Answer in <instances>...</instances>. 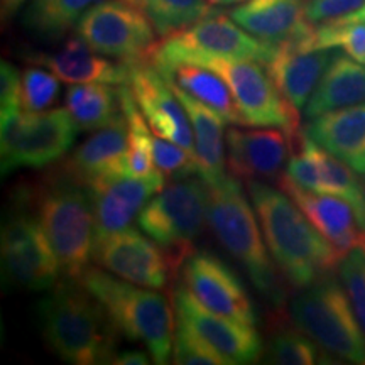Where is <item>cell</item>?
<instances>
[{
	"label": "cell",
	"mask_w": 365,
	"mask_h": 365,
	"mask_svg": "<svg viewBox=\"0 0 365 365\" xmlns=\"http://www.w3.org/2000/svg\"><path fill=\"white\" fill-rule=\"evenodd\" d=\"M247 191L269 252L291 286L304 289L339 269L344 255L319 234L284 191L257 180L247 181Z\"/></svg>",
	"instance_id": "6da1fadb"
},
{
	"label": "cell",
	"mask_w": 365,
	"mask_h": 365,
	"mask_svg": "<svg viewBox=\"0 0 365 365\" xmlns=\"http://www.w3.org/2000/svg\"><path fill=\"white\" fill-rule=\"evenodd\" d=\"M36 312L46 344L61 360L73 365L112 362L118 331L80 281H59Z\"/></svg>",
	"instance_id": "7a4b0ae2"
},
{
	"label": "cell",
	"mask_w": 365,
	"mask_h": 365,
	"mask_svg": "<svg viewBox=\"0 0 365 365\" xmlns=\"http://www.w3.org/2000/svg\"><path fill=\"white\" fill-rule=\"evenodd\" d=\"M80 282L102 304L118 333L127 340L143 344L153 362H170L178 322L166 296L97 267H90Z\"/></svg>",
	"instance_id": "3957f363"
},
{
	"label": "cell",
	"mask_w": 365,
	"mask_h": 365,
	"mask_svg": "<svg viewBox=\"0 0 365 365\" xmlns=\"http://www.w3.org/2000/svg\"><path fill=\"white\" fill-rule=\"evenodd\" d=\"M24 191L68 279L80 281L90 269L95 245V215L88 190L61 171Z\"/></svg>",
	"instance_id": "277c9868"
},
{
	"label": "cell",
	"mask_w": 365,
	"mask_h": 365,
	"mask_svg": "<svg viewBox=\"0 0 365 365\" xmlns=\"http://www.w3.org/2000/svg\"><path fill=\"white\" fill-rule=\"evenodd\" d=\"M250 202L234 176L208 185L207 223L222 247L244 267L255 289L279 307L284 293Z\"/></svg>",
	"instance_id": "5b68a950"
},
{
	"label": "cell",
	"mask_w": 365,
	"mask_h": 365,
	"mask_svg": "<svg viewBox=\"0 0 365 365\" xmlns=\"http://www.w3.org/2000/svg\"><path fill=\"white\" fill-rule=\"evenodd\" d=\"M291 319L327 354L365 365V333L340 279L325 276L304 287L291 301Z\"/></svg>",
	"instance_id": "8992f818"
},
{
	"label": "cell",
	"mask_w": 365,
	"mask_h": 365,
	"mask_svg": "<svg viewBox=\"0 0 365 365\" xmlns=\"http://www.w3.org/2000/svg\"><path fill=\"white\" fill-rule=\"evenodd\" d=\"M208 185L200 178H176V181L153 196L140 210L137 225L156 240L182 267L193 250V242L207 223Z\"/></svg>",
	"instance_id": "52a82bcc"
},
{
	"label": "cell",
	"mask_w": 365,
	"mask_h": 365,
	"mask_svg": "<svg viewBox=\"0 0 365 365\" xmlns=\"http://www.w3.org/2000/svg\"><path fill=\"white\" fill-rule=\"evenodd\" d=\"M178 63H195L220 75L234 95L244 125L277 127L284 130L294 143H298L301 135H298V108L282 97L267 71H264L262 63L255 59L203 56V54L186 56Z\"/></svg>",
	"instance_id": "ba28073f"
},
{
	"label": "cell",
	"mask_w": 365,
	"mask_h": 365,
	"mask_svg": "<svg viewBox=\"0 0 365 365\" xmlns=\"http://www.w3.org/2000/svg\"><path fill=\"white\" fill-rule=\"evenodd\" d=\"M2 175L16 170H41L56 163L73 148L76 129L65 107L44 112H17L0 118Z\"/></svg>",
	"instance_id": "9c48e42d"
},
{
	"label": "cell",
	"mask_w": 365,
	"mask_h": 365,
	"mask_svg": "<svg viewBox=\"0 0 365 365\" xmlns=\"http://www.w3.org/2000/svg\"><path fill=\"white\" fill-rule=\"evenodd\" d=\"M17 202L2 225L4 277L21 289L49 291L59 282L61 266L22 190Z\"/></svg>",
	"instance_id": "30bf717a"
},
{
	"label": "cell",
	"mask_w": 365,
	"mask_h": 365,
	"mask_svg": "<svg viewBox=\"0 0 365 365\" xmlns=\"http://www.w3.org/2000/svg\"><path fill=\"white\" fill-rule=\"evenodd\" d=\"M76 33L93 51L137 66L150 63L158 48L150 21L122 0H100L81 17Z\"/></svg>",
	"instance_id": "8fae6325"
},
{
	"label": "cell",
	"mask_w": 365,
	"mask_h": 365,
	"mask_svg": "<svg viewBox=\"0 0 365 365\" xmlns=\"http://www.w3.org/2000/svg\"><path fill=\"white\" fill-rule=\"evenodd\" d=\"M272 48L274 44L254 38L232 17L210 12L186 29L164 38L163 43L158 44L150 65H173L182 58L195 56V54L255 59L264 65L271 56Z\"/></svg>",
	"instance_id": "7c38bea8"
},
{
	"label": "cell",
	"mask_w": 365,
	"mask_h": 365,
	"mask_svg": "<svg viewBox=\"0 0 365 365\" xmlns=\"http://www.w3.org/2000/svg\"><path fill=\"white\" fill-rule=\"evenodd\" d=\"M93 261L113 276L149 289H166L180 271L166 249L130 227L97 242Z\"/></svg>",
	"instance_id": "4fadbf2b"
},
{
	"label": "cell",
	"mask_w": 365,
	"mask_h": 365,
	"mask_svg": "<svg viewBox=\"0 0 365 365\" xmlns=\"http://www.w3.org/2000/svg\"><path fill=\"white\" fill-rule=\"evenodd\" d=\"M335 53L314 46V26H312L293 38L274 44L264 66L282 97L301 110L307 107Z\"/></svg>",
	"instance_id": "5bb4252c"
},
{
	"label": "cell",
	"mask_w": 365,
	"mask_h": 365,
	"mask_svg": "<svg viewBox=\"0 0 365 365\" xmlns=\"http://www.w3.org/2000/svg\"><path fill=\"white\" fill-rule=\"evenodd\" d=\"M182 284L210 312L255 325L254 307L235 272L208 252H193L181 267Z\"/></svg>",
	"instance_id": "9a60e30c"
},
{
	"label": "cell",
	"mask_w": 365,
	"mask_h": 365,
	"mask_svg": "<svg viewBox=\"0 0 365 365\" xmlns=\"http://www.w3.org/2000/svg\"><path fill=\"white\" fill-rule=\"evenodd\" d=\"M153 134L171 140L195 158V137L188 112L168 80L150 63L132 68L129 83Z\"/></svg>",
	"instance_id": "2e32d148"
},
{
	"label": "cell",
	"mask_w": 365,
	"mask_h": 365,
	"mask_svg": "<svg viewBox=\"0 0 365 365\" xmlns=\"http://www.w3.org/2000/svg\"><path fill=\"white\" fill-rule=\"evenodd\" d=\"M175 312L178 319L203 336L217 349L228 365L255 362L262 355V340L254 325L234 322L205 308L185 284L175 291Z\"/></svg>",
	"instance_id": "e0dca14e"
},
{
	"label": "cell",
	"mask_w": 365,
	"mask_h": 365,
	"mask_svg": "<svg viewBox=\"0 0 365 365\" xmlns=\"http://www.w3.org/2000/svg\"><path fill=\"white\" fill-rule=\"evenodd\" d=\"M166 178H135L122 175L86 186L95 215V244L130 227L154 195L164 188Z\"/></svg>",
	"instance_id": "ac0fdd59"
},
{
	"label": "cell",
	"mask_w": 365,
	"mask_h": 365,
	"mask_svg": "<svg viewBox=\"0 0 365 365\" xmlns=\"http://www.w3.org/2000/svg\"><path fill=\"white\" fill-rule=\"evenodd\" d=\"M227 130V170L237 180H279L294 140L282 129Z\"/></svg>",
	"instance_id": "d6986e66"
},
{
	"label": "cell",
	"mask_w": 365,
	"mask_h": 365,
	"mask_svg": "<svg viewBox=\"0 0 365 365\" xmlns=\"http://www.w3.org/2000/svg\"><path fill=\"white\" fill-rule=\"evenodd\" d=\"M277 181L279 188L298 205L304 217L339 250L340 255L345 257L355 249L365 250V228L360 227L354 208L345 200L301 188L286 175H282Z\"/></svg>",
	"instance_id": "ffe728a7"
},
{
	"label": "cell",
	"mask_w": 365,
	"mask_h": 365,
	"mask_svg": "<svg viewBox=\"0 0 365 365\" xmlns=\"http://www.w3.org/2000/svg\"><path fill=\"white\" fill-rule=\"evenodd\" d=\"M31 61L48 68L59 80L70 85L105 83L125 85L129 83L132 68L125 63H113L103 54L90 48L80 36L66 39L59 49L53 53L33 54Z\"/></svg>",
	"instance_id": "44dd1931"
},
{
	"label": "cell",
	"mask_w": 365,
	"mask_h": 365,
	"mask_svg": "<svg viewBox=\"0 0 365 365\" xmlns=\"http://www.w3.org/2000/svg\"><path fill=\"white\" fill-rule=\"evenodd\" d=\"M129 132L125 117L95 132L78 145L63 166V173L85 188L91 182L129 175L127 171Z\"/></svg>",
	"instance_id": "7402d4cb"
},
{
	"label": "cell",
	"mask_w": 365,
	"mask_h": 365,
	"mask_svg": "<svg viewBox=\"0 0 365 365\" xmlns=\"http://www.w3.org/2000/svg\"><path fill=\"white\" fill-rule=\"evenodd\" d=\"M304 134L365 178V102L312 118Z\"/></svg>",
	"instance_id": "603a6c76"
},
{
	"label": "cell",
	"mask_w": 365,
	"mask_h": 365,
	"mask_svg": "<svg viewBox=\"0 0 365 365\" xmlns=\"http://www.w3.org/2000/svg\"><path fill=\"white\" fill-rule=\"evenodd\" d=\"M230 17L254 38L277 44L303 33L313 24L299 0H245Z\"/></svg>",
	"instance_id": "cb8c5ba5"
},
{
	"label": "cell",
	"mask_w": 365,
	"mask_h": 365,
	"mask_svg": "<svg viewBox=\"0 0 365 365\" xmlns=\"http://www.w3.org/2000/svg\"><path fill=\"white\" fill-rule=\"evenodd\" d=\"M171 88L175 90L178 98L185 105L191 127H193L195 156L196 166H198V175L207 181V185H217V182H220L228 176L225 170L227 143H223L225 120L215 110L198 102L186 91H182L175 85H171Z\"/></svg>",
	"instance_id": "d4e9b609"
},
{
	"label": "cell",
	"mask_w": 365,
	"mask_h": 365,
	"mask_svg": "<svg viewBox=\"0 0 365 365\" xmlns=\"http://www.w3.org/2000/svg\"><path fill=\"white\" fill-rule=\"evenodd\" d=\"M364 102L365 65L336 51L303 110L304 117L312 120L327 112Z\"/></svg>",
	"instance_id": "484cf974"
},
{
	"label": "cell",
	"mask_w": 365,
	"mask_h": 365,
	"mask_svg": "<svg viewBox=\"0 0 365 365\" xmlns=\"http://www.w3.org/2000/svg\"><path fill=\"white\" fill-rule=\"evenodd\" d=\"M159 73L191 97L215 110L223 120L232 125H244L228 85L220 75L195 63H175L168 66H154Z\"/></svg>",
	"instance_id": "4316f807"
},
{
	"label": "cell",
	"mask_w": 365,
	"mask_h": 365,
	"mask_svg": "<svg viewBox=\"0 0 365 365\" xmlns=\"http://www.w3.org/2000/svg\"><path fill=\"white\" fill-rule=\"evenodd\" d=\"M65 108L78 130L97 132L124 117L120 86L105 83L71 85L65 95Z\"/></svg>",
	"instance_id": "83f0119b"
},
{
	"label": "cell",
	"mask_w": 365,
	"mask_h": 365,
	"mask_svg": "<svg viewBox=\"0 0 365 365\" xmlns=\"http://www.w3.org/2000/svg\"><path fill=\"white\" fill-rule=\"evenodd\" d=\"M307 140L318 166V193H328L345 200L354 208L360 227L365 228V185L360 182L359 175L339 158L319 148L308 135Z\"/></svg>",
	"instance_id": "f1b7e54d"
},
{
	"label": "cell",
	"mask_w": 365,
	"mask_h": 365,
	"mask_svg": "<svg viewBox=\"0 0 365 365\" xmlns=\"http://www.w3.org/2000/svg\"><path fill=\"white\" fill-rule=\"evenodd\" d=\"M100 0H31L24 26L41 38L56 39L78 26L81 17Z\"/></svg>",
	"instance_id": "f546056e"
},
{
	"label": "cell",
	"mask_w": 365,
	"mask_h": 365,
	"mask_svg": "<svg viewBox=\"0 0 365 365\" xmlns=\"http://www.w3.org/2000/svg\"><path fill=\"white\" fill-rule=\"evenodd\" d=\"M122 2L143 12L163 38L180 33L212 12L210 0H122Z\"/></svg>",
	"instance_id": "4dcf8cb0"
},
{
	"label": "cell",
	"mask_w": 365,
	"mask_h": 365,
	"mask_svg": "<svg viewBox=\"0 0 365 365\" xmlns=\"http://www.w3.org/2000/svg\"><path fill=\"white\" fill-rule=\"evenodd\" d=\"M325 350L298 327H279L267 345V360L279 365H313L323 362Z\"/></svg>",
	"instance_id": "1f68e13d"
},
{
	"label": "cell",
	"mask_w": 365,
	"mask_h": 365,
	"mask_svg": "<svg viewBox=\"0 0 365 365\" xmlns=\"http://www.w3.org/2000/svg\"><path fill=\"white\" fill-rule=\"evenodd\" d=\"M318 49H340L355 61L365 65V21H328L314 27Z\"/></svg>",
	"instance_id": "d6a6232c"
},
{
	"label": "cell",
	"mask_w": 365,
	"mask_h": 365,
	"mask_svg": "<svg viewBox=\"0 0 365 365\" xmlns=\"http://www.w3.org/2000/svg\"><path fill=\"white\" fill-rule=\"evenodd\" d=\"M59 78L43 68H27L21 76V107L24 112L49 110L59 97Z\"/></svg>",
	"instance_id": "836d02e7"
},
{
	"label": "cell",
	"mask_w": 365,
	"mask_h": 365,
	"mask_svg": "<svg viewBox=\"0 0 365 365\" xmlns=\"http://www.w3.org/2000/svg\"><path fill=\"white\" fill-rule=\"evenodd\" d=\"M173 364L178 365H228L227 359L213 349L203 336L178 319Z\"/></svg>",
	"instance_id": "e575fe53"
},
{
	"label": "cell",
	"mask_w": 365,
	"mask_h": 365,
	"mask_svg": "<svg viewBox=\"0 0 365 365\" xmlns=\"http://www.w3.org/2000/svg\"><path fill=\"white\" fill-rule=\"evenodd\" d=\"M339 279L365 333V250L355 249L341 259Z\"/></svg>",
	"instance_id": "d590c367"
},
{
	"label": "cell",
	"mask_w": 365,
	"mask_h": 365,
	"mask_svg": "<svg viewBox=\"0 0 365 365\" xmlns=\"http://www.w3.org/2000/svg\"><path fill=\"white\" fill-rule=\"evenodd\" d=\"M153 159L159 171L166 178H185L198 173L195 158L186 149L156 134L150 137Z\"/></svg>",
	"instance_id": "8d00e7d4"
},
{
	"label": "cell",
	"mask_w": 365,
	"mask_h": 365,
	"mask_svg": "<svg viewBox=\"0 0 365 365\" xmlns=\"http://www.w3.org/2000/svg\"><path fill=\"white\" fill-rule=\"evenodd\" d=\"M364 6L365 0H308L304 4V14L312 24H322L350 16Z\"/></svg>",
	"instance_id": "74e56055"
},
{
	"label": "cell",
	"mask_w": 365,
	"mask_h": 365,
	"mask_svg": "<svg viewBox=\"0 0 365 365\" xmlns=\"http://www.w3.org/2000/svg\"><path fill=\"white\" fill-rule=\"evenodd\" d=\"M21 76L22 73L16 66L2 61L0 65V118L22 110Z\"/></svg>",
	"instance_id": "f35d334b"
},
{
	"label": "cell",
	"mask_w": 365,
	"mask_h": 365,
	"mask_svg": "<svg viewBox=\"0 0 365 365\" xmlns=\"http://www.w3.org/2000/svg\"><path fill=\"white\" fill-rule=\"evenodd\" d=\"M110 364L117 365H145L149 364L148 354L143 350H122V352H115L112 357Z\"/></svg>",
	"instance_id": "ab89813d"
},
{
	"label": "cell",
	"mask_w": 365,
	"mask_h": 365,
	"mask_svg": "<svg viewBox=\"0 0 365 365\" xmlns=\"http://www.w3.org/2000/svg\"><path fill=\"white\" fill-rule=\"evenodd\" d=\"M0 2H2V17L9 19V17H12L14 14L24 6L26 0H0Z\"/></svg>",
	"instance_id": "60d3db41"
},
{
	"label": "cell",
	"mask_w": 365,
	"mask_h": 365,
	"mask_svg": "<svg viewBox=\"0 0 365 365\" xmlns=\"http://www.w3.org/2000/svg\"><path fill=\"white\" fill-rule=\"evenodd\" d=\"M341 21H365V6L362 9H359L357 12L350 14V16L341 17Z\"/></svg>",
	"instance_id": "b9f144b4"
},
{
	"label": "cell",
	"mask_w": 365,
	"mask_h": 365,
	"mask_svg": "<svg viewBox=\"0 0 365 365\" xmlns=\"http://www.w3.org/2000/svg\"><path fill=\"white\" fill-rule=\"evenodd\" d=\"M245 0H210V4H215V6H232V4H242Z\"/></svg>",
	"instance_id": "7bdbcfd3"
}]
</instances>
